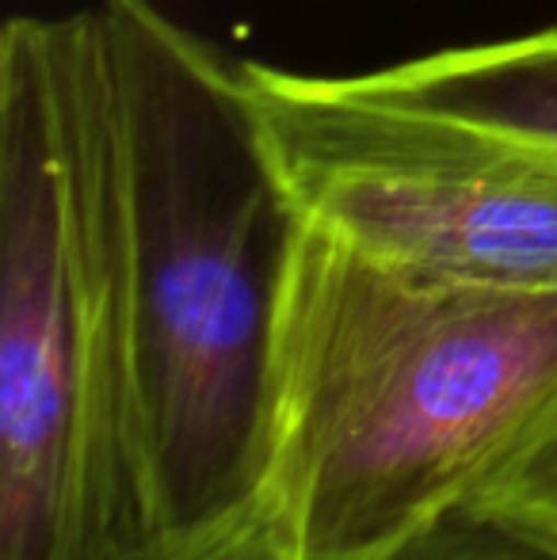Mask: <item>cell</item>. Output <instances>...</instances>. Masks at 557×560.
<instances>
[{
    "label": "cell",
    "instance_id": "5b68a950",
    "mask_svg": "<svg viewBox=\"0 0 557 560\" xmlns=\"http://www.w3.org/2000/svg\"><path fill=\"white\" fill-rule=\"evenodd\" d=\"M363 92L557 153V27L351 73Z\"/></svg>",
    "mask_w": 557,
    "mask_h": 560
},
{
    "label": "cell",
    "instance_id": "52a82bcc",
    "mask_svg": "<svg viewBox=\"0 0 557 560\" xmlns=\"http://www.w3.org/2000/svg\"><path fill=\"white\" fill-rule=\"evenodd\" d=\"M138 560H287V557L279 553V546L271 541V534L264 530V523L253 511L237 526L199 541V546L169 549V553H141ZM374 560H557V557H546L543 549L512 538L500 526L485 523V518L469 515V511H459V515L443 518L431 530L405 541L402 549Z\"/></svg>",
    "mask_w": 557,
    "mask_h": 560
},
{
    "label": "cell",
    "instance_id": "8992f818",
    "mask_svg": "<svg viewBox=\"0 0 557 560\" xmlns=\"http://www.w3.org/2000/svg\"><path fill=\"white\" fill-rule=\"evenodd\" d=\"M466 511L557 557V397L474 488Z\"/></svg>",
    "mask_w": 557,
    "mask_h": 560
},
{
    "label": "cell",
    "instance_id": "3957f363",
    "mask_svg": "<svg viewBox=\"0 0 557 560\" xmlns=\"http://www.w3.org/2000/svg\"><path fill=\"white\" fill-rule=\"evenodd\" d=\"M69 15L0 31V560H138Z\"/></svg>",
    "mask_w": 557,
    "mask_h": 560
},
{
    "label": "cell",
    "instance_id": "277c9868",
    "mask_svg": "<svg viewBox=\"0 0 557 560\" xmlns=\"http://www.w3.org/2000/svg\"><path fill=\"white\" fill-rule=\"evenodd\" d=\"M241 77L305 222L420 275L557 290V153L371 96L351 73L241 58Z\"/></svg>",
    "mask_w": 557,
    "mask_h": 560
},
{
    "label": "cell",
    "instance_id": "7a4b0ae2",
    "mask_svg": "<svg viewBox=\"0 0 557 560\" xmlns=\"http://www.w3.org/2000/svg\"><path fill=\"white\" fill-rule=\"evenodd\" d=\"M557 397V290L382 264L298 214L256 518L287 560H374L466 511Z\"/></svg>",
    "mask_w": 557,
    "mask_h": 560
},
{
    "label": "cell",
    "instance_id": "6da1fadb",
    "mask_svg": "<svg viewBox=\"0 0 557 560\" xmlns=\"http://www.w3.org/2000/svg\"><path fill=\"white\" fill-rule=\"evenodd\" d=\"M73 100L123 480L169 553L256 511L298 207L241 58L153 0L73 12Z\"/></svg>",
    "mask_w": 557,
    "mask_h": 560
}]
</instances>
